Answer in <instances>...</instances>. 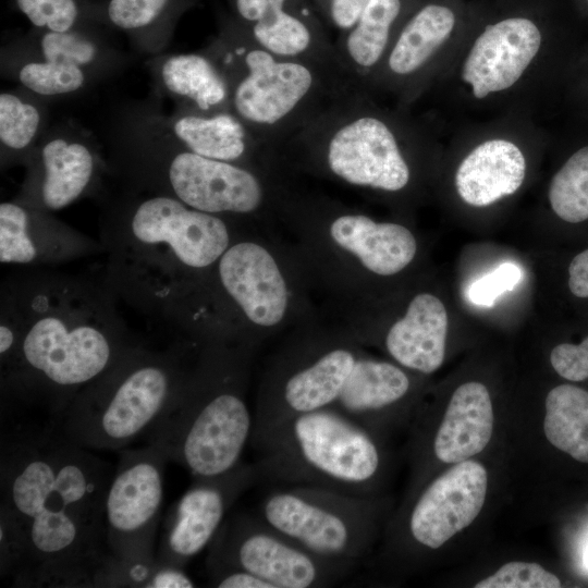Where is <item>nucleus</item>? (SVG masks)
<instances>
[{"instance_id": "37998d69", "label": "nucleus", "mask_w": 588, "mask_h": 588, "mask_svg": "<svg viewBox=\"0 0 588 588\" xmlns=\"http://www.w3.org/2000/svg\"><path fill=\"white\" fill-rule=\"evenodd\" d=\"M195 586V581L185 568L155 561L143 588H192Z\"/></svg>"}, {"instance_id": "f704fd0d", "label": "nucleus", "mask_w": 588, "mask_h": 588, "mask_svg": "<svg viewBox=\"0 0 588 588\" xmlns=\"http://www.w3.org/2000/svg\"><path fill=\"white\" fill-rule=\"evenodd\" d=\"M475 588H559L560 579L537 563L510 562Z\"/></svg>"}, {"instance_id": "412c9836", "label": "nucleus", "mask_w": 588, "mask_h": 588, "mask_svg": "<svg viewBox=\"0 0 588 588\" xmlns=\"http://www.w3.org/2000/svg\"><path fill=\"white\" fill-rule=\"evenodd\" d=\"M487 470L476 461L455 463L417 498L407 517V534L416 544L439 549L469 526L487 493Z\"/></svg>"}, {"instance_id": "c9c22d12", "label": "nucleus", "mask_w": 588, "mask_h": 588, "mask_svg": "<svg viewBox=\"0 0 588 588\" xmlns=\"http://www.w3.org/2000/svg\"><path fill=\"white\" fill-rule=\"evenodd\" d=\"M40 45L46 61L77 66L90 63L97 51L93 41L70 30H49L41 38Z\"/></svg>"}, {"instance_id": "4be33fe9", "label": "nucleus", "mask_w": 588, "mask_h": 588, "mask_svg": "<svg viewBox=\"0 0 588 588\" xmlns=\"http://www.w3.org/2000/svg\"><path fill=\"white\" fill-rule=\"evenodd\" d=\"M183 149L203 157L264 170H287L280 156L262 145L232 110L192 111L175 120Z\"/></svg>"}, {"instance_id": "c03bdc74", "label": "nucleus", "mask_w": 588, "mask_h": 588, "mask_svg": "<svg viewBox=\"0 0 588 588\" xmlns=\"http://www.w3.org/2000/svg\"><path fill=\"white\" fill-rule=\"evenodd\" d=\"M370 0H327V13L341 32L352 27Z\"/></svg>"}, {"instance_id": "b1692460", "label": "nucleus", "mask_w": 588, "mask_h": 588, "mask_svg": "<svg viewBox=\"0 0 588 588\" xmlns=\"http://www.w3.org/2000/svg\"><path fill=\"white\" fill-rule=\"evenodd\" d=\"M448 313L433 294H416L402 317L383 338L387 353L400 366L431 373L441 367L445 355Z\"/></svg>"}, {"instance_id": "39448f33", "label": "nucleus", "mask_w": 588, "mask_h": 588, "mask_svg": "<svg viewBox=\"0 0 588 588\" xmlns=\"http://www.w3.org/2000/svg\"><path fill=\"white\" fill-rule=\"evenodd\" d=\"M437 137L409 108L353 89L331 102L279 150L286 168L353 189L400 195Z\"/></svg>"}, {"instance_id": "393cba45", "label": "nucleus", "mask_w": 588, "mask_h": 588, "mask_svg": "<svg viewBox=\"0 0 588 588\" xmlns=\"http://www.w3.org/2000/svg\"><path fill=\"white\" fill-rule=\"evenodd\" d=\"M401 367L362 354L332 407L376 436L384 414L411 392L412 381Z\"/></svg>"}, {"instance_id": "f257e3e1", "label": "nucleus", "mask_w": 588, "mask_h": 588, "mask_svg": "<svg viewBox=\"0 0 588 588\" xmlns=\"http://www.w3.org/2000/svg\"><path fill=\"white\" fill-rule=\"evenodd\" d=\"M105 281L27 268L0 287L1 408H44L56 422L76 393L135 342Z\"/></svg>"}, {"instance_id": "a211bd4d", "label": "nucleus", "mask_w": 588, "mask_h": 588, "mask_svg": "<svg viewBox=\"0 0 588 588\" xmlns=\"http://www.w3.org/2000/svg\"><path fill=\"white\" fill-rule=\"evenodd\" d=\"M531 118L510 115L468 123L475 142L458 162L454 186L471 207H487L514 195L527 174L524 138L535 128Z\"/></svg>"}, {"instance_id": "7c9ffc66", "label": "nucleus", "mask_w": 588, "mask_h": 588, "mask_svg": "<svg viewBox=\"0 0 588 588\" xmlns=\"http://www.w3.org/2000/svg\"><path fill=\"white\" fill-rule=\"evenodd\" d=\"M40 123L38 110L10 93L0 95V139L9 149L21 151L36 136Z\"/></svg>"}, {"instance_id": "aec40b11", "label": "nucleus", "mask_w": 588, "mask_h": 588, "mask_svg": "<svg viewBox=\"0 0 588 588\" xmlns=\"http://www.w3.org/2000/svg\"><path fill=\"white\" fill-rule=\"evenodd\" d=\"M103 245L22 200L0 204V261L23 268L56 266L99 253Z\"/></svg>"}, {"instance_id": "2f4dec72", "label": "nucleus", "mask_w": 588, "mask_h": 588, "mask_svg": "<svg viewBox=\"0 0 588 588\" xmlns=\"http://www.w3.org/2000/svg\"><path fill=\"white\" fill-rule=\"evenodd\" d=\"M19 78L27 89L42 96L75 91L85 81L81 66L46 60L25 64Z\"/></svg>"}, {"instance_id": "4468645a", "label": "nucleus", "mask_w": 588, "mask_h": 588, "mask_svg": "<svg viewBox=\"0 0 588 588\" xmlns=\"http://www.w3.org/2000/svg\"><path fill=\"white\" fill-rule=\"evenodd\" d=\"M148 176L163 194L243 224L278 217L289 170H264L199 156L186 149L158 160Z\"/></svg>"}, {"instance_id": "f8f14e48", "label": "nucleus", "mask_w": 588, "mask_h": 588, "mask_svg": "<svg viewBox=\"0 0 588 588\" xmlns=\"http://www.w3.org/2000/svg\"><path fill=\"white\" fill-rule=\"evenodd\" d=\"M345 329L301 327L269 360L257 390L254 433L332 407L363 354Z\"/></svg>"}, {"instance_id": "2eb2a0df", "label": "nucleus", "mask_w": 588, "mask_h": 588, "mask_svg": "<svg viewBox=\"0 0 588 588\" xmlns=\"http://www.w3.org/2000/svg\"><path fill=\"white\" fill-rule=\"evenodd\" d=\"M105 500L106 540L123 564L127 587H142L155 565V541L163 501V477L170 462L156 442L119 451Z\"/></svg>"}, {"instance_id": "dca6fc26", "label": "nucleus", "mask_w": 588, "mask_h": 588, "mask_svg": "<svg viewBox=\"0 0 588 588\" xmlns=\"http://www.w3.org/2000/svg\"><path fill=\"white\" fill-rule=\"evenodd\" d=\"M206 564L245 569L271 588L332 587L356 569L315 555L247 513L224 520L208 547Z\"/></svg>"}, {"instance_id": "58836bf2", "label": "nucleus", "mask_w": 588, "mask_h": 588, "mask_svg": "<svg viewBox=\"0 0 588 588\" xmlns=\"http://www.w3.org/2000/svg\"><path fill=\"white\" fill-rule=\"evenodd\" d=\"M168 0H110L108 15L111 22L124 29L149 25L163 11Z\"/></svg>"}, {"instance_id": "72a5a7b5", "label": "nucleus", "mask_w": 588, "mask_h": 588, "mask_svg": "<svg viewBox=\"0 0 588 588\" xmlns=\"http://www.w3.org/2000/svg\"><path fill=\"white\" fill-rule=\"evenodd\" d=\"M290 0H235L236 12L248 25L245 34L256 40L271 30L307 13L287 9Z\"/></svg>"}, {"instance_id": "a878e982", "label": "nucleus", "mask_w": 588, "mask_h": 588, "mask_svg": "<svg viewBox=\"0 0 588 588\" xmlns=\"http://www.w3.org/2000/svg\"><path fill=\"white\" fill-rule=\"evenodd\" d=\"M402 0H370L358 20L334 42L336 59L351 83L363 90L396 34Z\"/></svg>"}, {"instance_id": "1a4fd4ad", "label": "nucleus", "mask_w": 588, "mask_h": 588, "mask_svg": "<svg viewBox=\"0 0 588 588\" xmlns=\"http://www.w3.org/2000/svg\"><path fill=\"white\" fill-rule=\"evenodd\" d=\"M193 344L156 351L134 343L83 387L53 424L82 448L126 449L147 436L180 395L195 359Z\"/></svg>"}, {"instance_id": "a18cd8bd", "label": "nucleus", "mask_w": 588, "mask_h": 588, "mask_svg": "<svg viewBox=\"0 0 588 588\" xmlns=\"http://www.w3.org/2000/svg\"><path fill=\"white\" fill-rule=\"evenodd\" d=\"M571 292L581 298L588 297V249L576 255L568 267Z\"/></svg>"}, {"instance_id": "9b49d317", "label": "nucleus", "mask_w": 588, "mask_h": 588, "mask_svg": "<svg viewBox=\"0 0 588 588\" xmlns=\"http://www.w3.org/2000/svg\"><path fill=\"white\" fill-rule=\"evenodd\" d=\"M259 481L370 495L383 469L376 436L328 407L252 436Z\"/></svg>"}, {"instance_id": "5701e85b", "label": "nucleus", "mask_w": 588, "mask_h": 588, "mask_svg": "<svg viewBox=\"0 0 588 588\" xmlns=\"http://www.w3.org/2000/svg\"><path fill=\"white\" fill-rule=\"evenodd\" d=\"M96 173L95 156L86 145L53 138L41 148L20 200L49 212L61 210L91 189Z\"/></svg>"}, {"instance_id": "49530a36", "label": "nucleus", "mask_w": 588, "mask_h": 588, "mask_svg": "<svg viewBox=\"0 0 588 588\" xmlns=\"http://www.w3.org/2000/svg\"><path fill=\"white\" fill-rule=\"evenodd\" d=\"M584 563H585V566L588 568V541L585 546V550H584Z\"/></svg>"}, {"instance_id": "f3484780", "label": "nucleus", "mask_w": 588, "mask_h": 588, "mask_svg": "<svg viewBox=\"0 0 588 588\" xmlns=\"http://www.w3.org/2000/svg\"><path fill=\"white\" fill-rule=\"evenodd\" d=\"M456 23L449 5L421 7L402 25L363 91L409 108L429 91L454 51Z\"/></svg>"}, {"instance_id": "9d476101", "label": "nucleus", "mask_w": 588, "mask_h": 588, "mask_svg": "<svg viewBox=\"0 0 588 588\" xmlns=\"http://www.w3.org/2000/svg\"><path fill=\"white\" fill-rule=\"evenodd\" d=\"M234 39L210 53L229 82L230 109L277 154L331 102L357 89L339 69L274 54L246 34Z\"/></svg>"}, {"instance_id": "20e7f679", "label": "nucleus", "mask_w": 588, "mask_h": 588, "mask_svg": "<svg viewBox=\"0 0 588 588\" xmlns=\"http://www.w3.org/2000/svg\"><path fill=\"white\" fill-rule=\"evenodd\" d=\"M588 45L553 40L530 17L487 24L456 45L428 93L470 123L510 115L531 118L538 102L563 101Z\"/></svg>"}, {"instance_id": "0eeeda50", "label": "nucleus", "mask_w": 588, "mask_h": 588, "mask_svg": "<svg viewBox=\"0 0 588 588\" xmlns=\"http://www.w3.org/2000/svg\"><path fill=\"white\" fill-rule=\"evenodd\" d=\"M296 255L243 228L213 267L182 323L193 339H226L254 350L302 316L307 280Z\"/></svg>"}, {"instance_id": "473e14b6", "label": "nucleus", "mask_w": 588, "mask_h": 588, "mask_svg": "<svg viewBox=\"0 0 588 588\" xmlns=\"http://www.w3.org/2000/svg\"><path fill=\"white\" fill-rule=\"evenodd\" d=\"M29 560L27 534L17 517L0 504V574L14 580L24 572Z\"/></svg>"}, {"instance_id": "4c0bfd02", "label": "nucleus", "mask_w": 588, "mask_h": 588, "mask_svg": "<svg viewBox=\"0 0 588 588\" xmlns=\"http://www.w3.org/2000/svg\"><path fill=\"white\" fill-rule=\"evenodd\" d=\"M520 268L505 262L492 272L476 280L467 291L468 299L479 306H491L494 301L507 291H512L522 280Z\"/></svg>"}, {"instance_id": "6ab92c4d", "label": "nucleus", "mask_w": 588, "mask_h": 588, "mask_svg": "<svg viewBox=\"0 0 588 588\" xmlns=\"http://www.w3.org/2000/svg\"><path fill=\"white\" fill-rule=\"evenodd\" d=\"M258 481L255 464L245 462L217 477L193 478L168 511L156 562L185 568L209 547L233 504Z\"/></svg>"}, {"instance_id": "e433bc0d", "label": "nucleus", "mask_w": 588, "mask_h": 588, "mask_svg": "<svg viewBox=\"0 0 588 588\" xmlns=\"http://www.w3.org/2000/svg\"><path fill=\"white\" fill-rule=\"evenodd\" d=\"M17 5L35 26L53 32L70 30L77 16L74 0H17Z\"/></svg>"}, {"instance_id": "c85d7f7f", "label": "nucleus", "mask_w": 588, "mask_h": 588, "mask_svg": "<svg viewBox=\"0 0 588 588\" xmlns=\"http://www.w3.org/2000/svg\"><path fill=\"white\" fill-rule=\"evenodd\" d=\"M543 429L552 445L588 463V391L573 384L553 388L546 399Z\"/></svg>"}, {"instance_id": "79ce46f5", "label": "nucleus", "mask_w": 588, "mask_h": 588, "mask_svg": "<svg viewBox=\"0 0 588 588\" xmlns=\"http://www.w3.org/2000/svg\"><path fill=\"white\" fill-rule=\"evenodd\" d=\"M208 584L219 588H271L260 577L242 568L206 564Z\"/></svg>"}, {"instance_id": "cd10ccee", "label": "nucleus", "mask_w": 588, "mask_h": 588, "mask_svg": "<svg viewBox=\"0 0 588 588\" xmlns=\"http://www.w3.org/2000/svg\"><path fill=\"white\" fill-rule=\"evenodd\" d=\"M161 78L168 90L185 99L196 111L231 110L229 82L210 54L172 56L162 64Z\"/></svg>"}, {"instance_id": "ddd939ff", "label": "nucleus", "mask_w": 588, "mask_h": 588, "mask_svg": "<svg viewBox=\"0 0 588 588\" xmlns=\"http://www.w3.org/2000/svg\"><path fill=\"white\" fill-rule=\"evenodd\" d=\"M256 514L315 555L356 568L370 548L379 507L370 495L274 485Z\"/></svg>"}, {"instance_id": "ea45409f", "label": "nucleus", "mask_w": 588, "mask_h": 588, "mask_svg": "<svg viewBox=\"0 0 588 588\" xmlns=\"http://www.w3.org/2000/svg\"><path fill=\"white\" fill-rule=\"evenodd\" d=\"M553 369L569 381H583L588 378V336L579 344L562 343L550 354Z\"/></svg>"}, {"instance_id": "423d86ee", "label": "nucleus", "mask_w": 588, "mask_h": 588, "mask_svg": "<svg viewBox=\"0 0 588 588\" xmlns=\"http://www.w3.org/2000/svg\"><path fill=\"white\" fill-rule=\"evenodd\" d=\"M254 351L226 339L197 341L185 385L147 434L193 478L217 477L243 462L254 431L247 401Z\"/></svg>"}, {"instance_id": "6e6552de", "label": "nucleus", "mask_w": 588, "mask_h": 588, "mask_svg": "<svg viewBox=\"0 0 588 588\" xmlns=\"http://www.w3.org/2000/svg\"><path fill=\"white\" fill-rule=\"evenodd\" d=\"M278 218L298 240V256L309 281L324 286L350 308L360 298L367 277H393L417 254L408 228L371 216L326 196L302 192L291 183Z\"/></svg>"}, {"instance_id": "a19ab883", "label": "nucleus", "mask_w": 588, "mask_h": 588, "mask_svg": "<svg viewBox=\"0 0 588 588\" xmlns=\"http://www.w3.org/2000/svg\"><path fill=\"white\" fill-rule=\"evenodd\" d=\"M563 102L574 121L588 124V48L571 77Z\"/></svg>"}, {"instance_id": "7ed1b4c3", "label": "nucleus", "mask_w": 588, "mask_h": 588, "mask_svg": "<svg viewBox=\"0 0 588 588\" xmlns=\"http://www.w3.org/2000/svg\"><path fill=\"white\" fill-rule=\"evenodd\" d=\"M245 224L154 194L108 211L102 280L118 299L177 326Z\"/></svg>"}, {"instance_id": "f03ea898", "label": "nucleus", "mask_w": 588, "mask_h": 588, "mask_svg": "<svg viewBox=\"0 0 588 588\" xmlns=\"http://www.w3.org/2000/svg\"><path fill=\"white\" fill-rule=\"evenodd\" d=\"M52 422L1 434V504L21 522L29 560L20 586L96 587L110 552L105 500L114 469Z\"/></svg>"}, {"instance_id": "c756f323", "label": "nucleus", "mask_w": 588, "mask_h": 588, "mask_svg": "<svg viewBox=\"0 0 588 588\" xmlns=\"http://www.w3.org/2000/svg\"><path fill=\"white\" fill-rule=\"evenodd\" d=\"M577 123L581 125L586 140L568 155L548 187L552 211L568 223L588 220V124Z\"/></svg>"}, {"instance_id": "bb28decb", "label": "nucleus", "mask_w": 588, "mask_h": 588, "mask_svg": "<svg viewBox=\"0 0 588 588\" xmlns=\"http://www.w3.org/2000/svg\"><path fill=\"white\" fill-rule=\"evenodd\" d=\"M493 430V409L488 389L466 382L453 393L433 439L434 456L443 463H460L480 453Z\"/></svg>"}]
</instances>
